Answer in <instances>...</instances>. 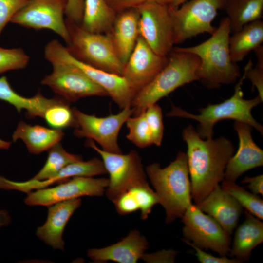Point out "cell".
Here are the masks:
<instances>
[{"label": "cell", "mask_w": 263, "mask_h": 263, "mask_svg": "<svg viewBox=\"0 0 263 263\" xmlns=\"http://www.w3.org/2000/svg\"><path fill=\"white\" fill-rule=\"evenodd\" d=\"M11 145V142L2 140L0 138V149L7 150L8 149Z\"/></svg>", "instance_id": "44"}, {"label": "cell", "mask_w": 263, "mask_h": 263, "mask_svg": "<svg viewBox=\"0 0 263 263\" xmlns=\"http://www.w3.org/2000/svg\"><path fill=\"white\" fill-rule=\"evenodd\" d=\"M227 0H191L177 8L170 5L173 19L174 43L179 44L199 34H212L216 28L212 22Z\"/></svg>", "instance_id": "8"}, {"label": "cell", "mask_w": 263, "mask_h": 263, "mask_svg": "<svg viewBox=\"0 0 263 263\" xmlns=\"http://www.w3.org/2000/svg\"><path fill=\"white\" fill-rule=\"evenodd\" d=\"M197 207L213 218L229 235L232 234L243 207L219 185Z\"/></svg>", "instance_id": "19"}, {"label": "cell", "mask_w": 263, "mask_h": 263, "mask_svg": "<svg viewBox=\"0 0 263 263\" xmlns=\"http://www.w3.org/2000/svg\"><path fill=\"white\" fill-rule=\"evenodd\" d=\"M146 120L151 132L152 143L160 146L164 134L162 111L156 103L149 106L144 111Z\"/></svg>", "instance_id": "35"}, {"label": "cell", "mask_w": 263, "mask_h": 263, "mask_svg": "<svg viewBox=\"0 0 263 263\" xmlns=\"http://www.w3.org/2000/svg\"><path fill=\"white\" fill-rule=\"evenodd\" d=\"M167 62L168 56L155 53L139 35L132 54L124 65L122 76L136 94L155 77Z\"/></svg>", "instance_id": "16"}, {"label": "cell", "mask_w": 263, "mask_h": 263, "mask_svg": "<svg viewBox=\"0 0 263 263\" xmlns=\"http://www.w3.org/2000/svg\"><path fill=\"white\" fill-rule=\"evenodd\" d=\"M73 111L77 125L74 132L76 137L95 141L106 151L122 153L118 136L123 125L132 115L130 106L116 114L100 117L84 113L76 108Z\"/></svg>", "instance_id": "13"}, {"label": "cell", "mask_w": 263, "mask_h": 263, "mask_svg": "<svg viewBox=\"0 0 263 263\" xmlns=\"http://www.w3.org/2000/svg\"><path fill=\"white\" fill-rule=\"evenodd\" d=\"M52 71L41 80L66 101L75 102L90 96H106L107 93L78 67L68 62L54 61Z\"/></svg>", "instance_id": "12"}, {"label": "cell", "mask_w": 263, "mask_h": 263, "mask_svg": "<svg viewBox=\"0 0 263 263\" xmlns=\"http://www.w3.org/2000/svg\"><path fill=\"white\" fill-rule=\"evenodd\" d=\"M247 183V187L252 193L258 195L263 194V175L261 174L253 177H245L242 181Z\"/></svg>", "instance_id": "42"}, {"label": "cell", "mask_w": 263, "mask_h": 263, "mask_svg": "<svg viewBox=\"0 0 263 263\" xmlns=\"http://www.w3.org/2000/svg\"><path fill=\"white\" fill-rule=\"evenodd\" d=\"M231 33L227 17L222 18L219 26L205 41L188 47H174L176 50L198 56L200 63L197 72L199 80L210 88L235 82L241 76L239 66L231 59L229 38Z\"/></svg>", "instance_id": "2"}, {"label": "cell", "mask_w": 263, "mask_h": 263, "mask_svg": "<svg viewBox=\"0 0 263 263\" xmlns=\"http://www.w3.org/2000/svg\"><path fill=\"white\" fill-rule=\"evenodd\" d=\"M69 102L61 97L44 113L43 118L52 128L62 130L68 127L76 128L77 125L73 111Z\"/></svg>", "instance_id": "31"}, {"label": "cell", "mask_w": 263, "mask_h": 263, "mask_svg": "<svg viewBox=\"0 0 263 263\" xmlns=\"http://www.w3.org/2000/svg\"><path fill=\"white\" fill-rule=\"evenodd\" d=\"M60 97L48 98L38 92L31 97H26L15 92L6 76L0 77V100L12 105L20 113L25 110L30 118H43L44 113L50 106L58 102Z\"/></svg>", "instance_id": "25"}, {"label": "cell", "mask_w": 263, "mask_h": 263, "mask_svg": "<svg viewBox=\"0 0 263 263\" xmlns=\"http://www.w3.org/2000/svg\"><path fill=\"white\" fill-rule=\"evenodd\" d=\"M29 60V56L21 48L0 47V75L9 71L24 69Z\"/></svg>", "instance_id": "34"}, {"label": "cell", "mask_w": 263, "mask_h": 263, "mask_svg": "<svg viewBox=\"0 0 263 263\" xmlns=\"http://www.w3.org/2000/svg\"><path fill=\"white\" fill-rule=\"evenodd\" d=\"M125 123L129 130L126 135L128 140L141 149L153 144L151 132L144 112L138 115L129 117Z\"/></svg>", "instance_id": "32"}, {"label": "cell", "mask_w": 263, "mask_h": 263, "mask_svg": "<svg viewBox=\"0 0 263 263\" xmlns=\"http://www.w3.org/2000/svg\"><path fill=\"white\" fill-rule=\"evenodd\" d=\"M200 63L196 55L173 49L168 62L155 77L135 95L131 107L132 115L144 112L150 106L178 88L199 80L197 72Z\"/></svg>", "instance_id": "4"}, {"label": "cell", "mask_w": 263, "mask_h": 263, "mask_svg": "<svg viewBox=\"0 0 263 263\" xmlns=\"http://www.w3.org/2000/svg\"><path fill=\"white\" fill-rule=\"evenodd\" d=\"M224 10L231 33H233L244 25L261 19L263 15V0H227Z\"/></svg>", "instance_id": "28"}, {"label": "cell", "mask_w": 263, "mask_h": 263, "mask_svg": "<svg viewBox=\"0 0 263 263\" xmlns=\"http://www.w3.org/2000/svg\"><path fill=\"white\" fill-rule=\"evenodd\" d=\"M84 0H67L65 15L68 20L81 24L83 15Z\"/></svg>", "instance_id": "40"}, {"label": "cell", "mask_w": 263, "mask_h": 263, "mask_svg": "<svg viewBox=\"0 0 263 263\" xmlns=\"http://www.w3.org/2000/svg\"><path fill=\"white\" fill-rule=\"evenodd\" d=\"M139 35L156 54L168 56L173 49V19L169 5L147 2L137 7Z\"/></svg>", "instance_id": "10"}, {"label": "cell", "mask_w": 263, "mask_h": 263, "mask_svg": "<svg viewBox=\"0 0 263 263\" xmlns=\"http://www.w3.org/2000/svg\"><path fill=\"white\" fill-rule=\"evenodd\" d=\"M64 133L62 130L48 128L41 125H31L20 121L12 135L15 142L22 140L29 152L38 154L48 150L62 139Z\"/></svg>", "instance_id": "23"}, {"label": "cell", "mask_w": 263, "mask_h": 263, "mask_svg": "<svg viewBox=\"0 0 263 263\" xmlns=\"http://www.w3.org/2000/svg\"><path fill=\"white\" fill-rule=\"evenodd\" d=\"M67 0H29L10 22L35 30L48 29L68 45L70 37L64 18Z\"/></svg>", "instance_id": "14"}, {"label": "cell", "mask_w": 263, "mask_h": 263, "mask_svg": "<svg viewBox=\"0 0 263 263\" xmlns=\"http://www.w3.org/2000/svg\"><path fill=\"white\" fill-rule=\"evenodd\" d=\"M177 252L173 250H163L152 254H144L142 259L150 263H174Z\"/></svg>", "instance_id": "41"}, {"label": "cell", "mask_w": 263, "mask_h": 263, "mask_svg": "<svg viewBox=\"0 0 263 263\" xmlns=\"http://www.w3.org/2000/svg\"><path fill=\"white\" fill-rule=\"evenodd\" d=\"M139 13L137 8L127 9L116 13L109 36L116 54L124 65L132 54L139 36Z\"/></svg>", "instance_id": "21"}, {"label": "cell", "mask_w": 263, "mask_h": 263, "mask_svg": "<svg viewBox=\"0 0 263 263\" xmlns=\"http://www.w3.org/2000/svg\"><path fill=\"white\" fill-rule=\"evenodd\" d=\"M81 204V199L75 198L48 206L47 219L36 231L38 238L54 249L63 250L65 244L62 234L71 216Z\"/></svg>", "instance_id": "20"}, {"label": "cell", "mask_w": 263, "mask_h": 263, "mask_svg": "<svg viewBox=\"0 0 263 263\" xmlns=\"http://www.w3.org/2000/svg\"><path fill=\"white\" fill-rule=\"evenodd\" d=\"M48 151V157L45 164L30 180L41 181L49 179L66 166L82 160L80 155L67 151L60 143L54 145Z\"/></svg>", "instance_id": "29"}, {"label": "cell", "mask_w": 263, "mask_h": 263, "mask_svg": "<svg viewBox=\"0 0 263 263\" xmlns=\"http://www.w3.org/2000/svg\"><path fill=\"white\" fill-rule=\"evenodd\" d=\"M182 137L187 146L191 197L196 204L224 179L226 166L233 154L234 148L225 137L204 140L191 125L184 129Z\"/></svg>", "instance_id": "1"}, {"label": "cell", "mask_w": 263, "mask_h": 263, "mask_svg": "<svg viewBox=\"0 0 263 263\" xmlns=\"http://www.w3.org/2000/svg\"><path fill=\"white\" fill-rule=\"evenodd\" d=\"M183 241L192 247L195 251V255L198 261L202 263H240V260L234 259H229L226 256L219 257L212 255L204 251L202 249L193 244L190 241L183 239Z\"/></svg>", "instance_id": "39"}, {"label": "cell", "mask_w": 263, "mask_h": 263, "mask_svg": "<svg viewBox=\"0 0 263 263\" xmlns=\"http://www.w3.org/2000/svg\"><path fill=\"white\" fill-rule=\"evenodd\" d=\"M251 128L240 121H236L234 124L239 137V148L226 166L224 175L226 181L235 182L244 172L263 165V150L254 141Z\"/></svg>", "instance_id": "18"}, {"label": "cell", "mask_w": 263, "mask_h": 263, "mask_svg": "<svg viewBox=\"0 0 263 263\" xmlns=\"http://www.w3.org/2000/svg\"><path fill=\"white\" fill-rule=\"evenodd\" d=\"M248 65V62L243 75L235 86L234 94L229 98L221 103L209 104L201 109L199 114L189 113L172 104L171 110L167 116L189 118L197 121L199 124L196 131L203 139L212 138L214 125L217 122L224 119H233L247 124L263 135V126L251 114L252 109L263 100L258 95L251 99H245L243 97L242 85L246 78Z\"/></svg>", "instance_id": "5"}, {"label": "cell", "mask_w": 263, "mask_h": 263, "mask_svg": "<svg viewBox=\"0 0 263 263\" xmlns=\"http://www.w3.org/2000/svg\"><path fill=\"white\" fill-rule=\"evenodd\" d=\"M234 197L246 210L260 220L263 219V201L257 194L246 190L235 182L224 181L221 187Z\"/></svg>", "instance_id": "30"}, {"label": "cell", "mask_w": 263, "mask_h": 263, "mask_svg": "<svg viewBox=\"0 0 263 263\" xmlns=\"http://www.w3.org/2000/svg\"><path fill=\"white\" fill-rule=\"evenodd\" d=\"M109 184V179L78 176L52 188L27 193L25 203L30 206L48 207L55 203L84 196H101Z\"/></svg>", "instance_id": "15"}, {"label": "cell", "mask_w": 263, "mask_h": 263, "mask_svg": "<svg viewBox=\"0 0 263 263\" xmlns=\"http://www.w3.org/2000/svg\"><path fill=\"white\" fill-rule=\"evenodd\" d=\"M44 56L50 63L63 61L75 65L101 87L120 109L131 107L136 93L122 75L105 71L79 61L74 57L66 46L57 39L52 40L46 44Z\"/></svg>", "instance_id": "7"}, {"label": "cell", "mask_w": 263, "mask_h": 263, "mask_svg": "<svg viewBox=\"0 0 263 263\" xmlns=\"http://www.w3.org/2000/svg\"><path fill=\"white\" fill-rule=\"evenodd\" d=\"M148 176L164 208L166 222L182 218L191 204V184L186 153L180 151L175 159L162 168L158 163L146 168Z\"/></svg>", "instance_id": "3"}, {"label": "cell", "mask_w": 263, "mask_h": 263, "mask_svg": "<svg viewBox=\"0 0 263 263\" xmlns=\"http://www.w3.org/2000/svg\"><path fill=\"white\" fill-rule=\"evenodd\" d=\"M182 219L185 239L202 249H210L221 256L229 255L230 235L213 218L206 215L196 205L191 204Z\"/></svg>", "instance_id": "11"}, {"label": "cell", "mask_w": 263, "mask_h": 263, "mask_svg": "<svg viewBox=\"0 0 263 263\" xmlns=\"http://www.w3.org/2000/svg\"><path fill=\"white\" fill-rule=\"evenodd\" d=\"M188 0H173L172 3L169 5L171 7L177 8Z\"/></svg>", "instance_id": "45"}, {"label": "cell", "mask_w": 263, "mask_h": 263, "mask_svg": "<svg viewBox=\"0 0 263 263\" xmlns=\"http://www.w3.org/2000/svg\"><path fill=\"white\" fill-rule=\"evenodd\" d=\"M148 247L146 239L135 230L113 244L89 250L88 256L96 262L111 261L119 263H135L143 258Z\"/></svg>", "instance_id": "22"}, {"label": "cell", "mask_w": 263, "mask_h": 263, "mask_svg": "<svg viewBox=\"0 0 263 263\" xmlns=\"http://www.w3.org/2000/svg\"><path fill=\"white\" fill-rule=\"evenodd\" d=\"M263 41V22L257 20L244 25L229 38V49L231 60L237 63L242 61L251 51L261 45Z\"/></svg>", "instance_id": "26"}, {"label": "cell", "mask_w": 263, "mask_h": 263, "mask_svg": "<svg viewBox=\"0 0 263 263\" xmlns=\"http://www.w3.org/2000/svg\"><path fill=\"white\" fill-rule=\"evenodd\" d=\"M109 6L117 13L123 10L137 8L147 2H157L170 5L173 0H105Z\"/></svg>", "instance_id": "38"}, {"label": "cell", "mask_w": 263, "mask_h": 263, "mask_svg": "<svg viewBox=\"0 0 263 263\" xmlns=\"http://www.w3.org/2000/svg\"><path fill=\"white\" fill-rule=\"evenodd\" d=\"M245 217L235 233L229 255L242 262L248 260L251 251L263 241V223L247 210Z\"/></svg>", "instance_id": "24"}, {"label": "cell", "mask_w": 263, "mask_h": 263, "mask_svg": "<svg viewBox=\"0 0 263 263\" xmlns=\"http://www.w3.org/2000/svg\"><path fill=\"white\" fill-rule=\"evenodd\" d=\"M254 51L257 56V63L253 67V63L250 59L246 71V77L251 81L253 88H256L258 92V96L263 100V47L261 45Z\"/></svg>", "instance_id": "36"}, {"label": "cell", "mask_w": 263, "mask_h": 263, "mask_svg": "<svg viewBox=\"0 0 263 263\" xmlns=\"http://www.w3.org/2000/svg\"><path fill=\"white\" fill-rule=\"evenodd\" d=\"M106 173L102 160L94 158L86 161L81 160L71 163L63 168L52 178L44 181L30 179L25 182H16L0 175V189L17 190L27 193L33 189L45 188L55 183L65 182L73 177H93Z\"/></svg>", "instance_id": "17"}, {"label": "cell", "mask_w": 263, "mask_h": 263, "mask_svg": "<svg viewBox=\"0 0 263 263\" xmlns=\"http://www.w3.org/2000/svg\"><path fill=\"white\" fill-rule=\"evenodd\" d=\"M86 146L94 150L102 158L110 176L106 195L112 202L130 188L147 182L141 159L136 151L132 150L127 154L109 152L100 149L93 140L88 139Z\"/></svg>", "instance_id": "9"}, {"label": "cell", "mask_w": 263, "mask_h": 263, "mask_svg": "<svg viewBox=\"0 0 263 263\" xmlns=\"http://www.w3.org/2000/svg\"><path fill=\"white\" fill-rule=\"evenodd\" d=\"M29 0H0V36L13 16Z\"/></svg>", "instance_id": "37"}, {"label": "cell", "mask_w": 263, "mask_h": 263, "mask_svg": "<svg viewBox=\"0 0 263 263\" xmlns=\"http://www.w3.org/2000/svg\"><path fill=\"white\" fill-rule=\"evenodd\" d=\"M11 222V219L8 212L5 210H0V228L8 225Z\"/></svg>", "instance_id": "43"}, {"label": "cell", "mask_w": 263, "mask_h": 263, "mask_svg": "<svg viewBox=\"0 0 263 263\" xmlns=\"http://www.w3.org/2000/svg\"><path fill=\"white\" fill-rule=\"evenodd\" d=\"M116 15L105 0H84L80 25L90 32L106 34L111 29Z\"/></svg>", "instance_id": "27"}, {"label": "cell", "mask_w": 263, "mask_h": 263, "mask_svg": "<svg viewBox=\"0 0 263 263\" xmlns=\"http://www.w3.org/2000/svg\"><path fill=\"white\" fill-rule=\"evenodd\" d=\"M127 190L134 197L141 212L142 219L148 218L153 206L159 204V199L155 191L150 188L148 181L136 185Z\"/></svg>", "instance_id": "33"}, {"label": "cell", "mask_w": 263, "mask_h": 263, "mask_svg": "<svg viewBox=\"0 0 263 263\" xmlns=\"http://www.w3.org/2000/svg\"><path fill=\"white\" fill-rule=\"evenodd\" d=\"M65 22L70 37L66 47L74 57L94 67L122 75L124 64L108 34L90 32L66 19Z\"/></svg>", "instance_id": "6"}]
</instances>
